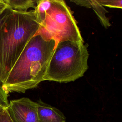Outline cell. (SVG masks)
I'll list each match as a JSON object with an SVG mask.
<instances>
[{
	"instance_id": "1",
	"label": "cell",
	"mask_w": 122,
	"mask_h": 122,
	"mask_svg": "<svg viewBox=\"0 0 122 122\" xmlns=\"http://www.w3.org/2000/svg\"><path fill=\"white\" fill-rule=\"evenodd\" d=\"M55 48L54 41L40 35L32 37L1 83L8 93H24L44 81L47 66Z\"/></svg>"
},
{
	"instance_id": "2",
	"label": "cell",
	"mask_w": 122,
	"mask_h": 122,
	"mask_svg": "<svg viewBox=\"0 0 122 122\" xmlns=\"http://www.w3.org/2000/svg\"><path fill=\"white\" fill-rule=\"evenodd\" d=\"M39 26L34 10H10L0 24V83H2Z\"/></svg>"
},
{
	"instance_id": "3",
	"label": "cell",
	"mask_w": 122,
	"mask_h": 122,
	"mask_svg": "<svg viewBox=\"0 0 122 122\" xmlns=\"http://www.w3.org/2000/svg\"><path fill=\"white\" fill-rule=\"evenodd\" d=\"M89 55L84 41L58 43L49 61L44 81L67 83L82 77L89 68Z\"/></svg>"
},
{
	"instance_id": "4",
	"label": "cell",
	"mask_w": 122,
	"mask_h": 122,
	"mask_svg": "<svg viewBox=\"0 0 122 122\" xmlns=\"http://www.w3.org/2000/svg\"><path fill=\"white\" fill-rule=\"evenodd\" d=\"M40 35L46 41L53 40L55 46L64 41H84L73 13L65 2L51 0L44 20L39 24L34 36Z\"/></svg>"
},
{
	"instance_id": "5",
	"label": "cell",
	"mask_w": 122,
	"mask_h": 122,
	"mask_svg": "<svg viewBox=\"0 0 122 122\" xmlns=\"http://www.w3.org/2000/svg\"><path fill=\"white\" fill-rule=\"evenodd\" d=\"M6 110L12 122H39L36 102L28 98L10 100Z\"/></svg>"
},
{
	"instance_id": "6",
	"label": "cell",
	"mask_w": 122,
	"mask_h": 122,
	"mask_svg": "<svg viewBox=\"0 0 122 122\" xmlns=\"http://www.w3.org/2000/svg\"><path fill=\"white\" fill-rule=\"evenodd\" d=\"M36 103L39 122H66L65 117L57 108L40 99Z\"/></svg>"
},
{
	"instance_id": "7",
	"label": "cell",
	"mask_w": 122,
	"mask_h": 122,
	"mask_svg": "<svg viewBox=\"0 0 122 122\" xmlns=\"http://www.w3.org/2000/svg\"><path fill=\"white\" fill-rule=\"evenodd\" d=\"M71 2L81 6H84L89 8H92L98 18L101 24L105 29L111 26L109 19L106 17L105 14L108 11L105 8L101 5L97 0H71Z\"/></svg>"
},
{
	"instance_id": "8",
	"label": "cell",
	"mask_w": 122,
	"mask_h": 122,
	"mask_svg": "<svg viewBox=\"0 0 122 122\" xmlns=\"http://www.w3.org/2000/svg\"><path fill=\"white\" fill-rule=\"evenodd\" d=\"M7 7L10 10L26 12L30 8L35 9L36 0H3Z\"/></svg>"
},
{
	"instance_id": "9",
	"label": "cell",
	"mask_w": 122,
	"mask_h": 122,
	"mask_svg": "<svg viewBox=\"0 0 122 122\" xmlns=\"http://www.w3.org/2000/svg\"><path fill=\"white\" fill-rule=\"evenodd\" d=\"M36 3L37 5L34 11L37 20L40 24L44 20L46 11L51 6V0H36Z\"/></svg>"
},
{
	"instance_id": "10",
	"label": "cell",
	"mask_w": 122,
	"mask_h": 122,
	"mask_svg": "<svg viewBox=\"0 0 122 122\" xmlns=\"http://www.w3.org/2000/svg\"><path fill=\"white\" fill-rule=\"evenodd\" d=\"M8 95L9 93L3 88L1 83H0V110L7 108L9 103Z\"/></svg>"
},
{
	"instance_id": "11",
	"label": "cell",
	"mask_w": 122,
	"mask_h": 122,
	"mask_svg": "<svg viewBox=\"0 0 122 122\" xmlns=\"http://www.w3.org/2000/svg\"><path fill=\"white\" fill-rule=\"evenodd\" d=\"M98 2L102 6L109 8H122V0H97Z\"/></svg>"
},
{
	"instance_id": "12",
	"label": "cell",
	"mask_w": 122,
	"mask_h": 122,
	"mask_svg": "<svg viewBox=\"0 0 122 122\" xmlns=\"http://www.w3.org/2000/svg\"><path fill=\"white\" fill-rule=\"evenodd\" d=\"M0 122H12L6 109L0 110Z\"/></svg>"
},
{
	"instance_id": "13",
	"label": "cell",
	"mask_w": 122,
	"mask_h": 122,
	"mask_svg": "<svg viewBox=\"0 0 122 122\" xmlns=\"http://www.w3.org/2000/svg\"><path fill=\"white\" fill-rule=\"evenodd\" d=\"M10 10V9L8 8L5 4L0 6V24L3 18L9 12Z\"/></svg>"
},
{
	"instance_id": "14",
	"label": "cell",
	"mask_w": 122,
	"mask_h": 122,
	"mask_svg": "<svg viewBox=\"0 0 122 122\" xmlns=\"http://www.w3.org/2000/svg\"><path fill=\"white\" fill-rule=\"evenodd\" d=\"M5 4L4 2H3V0H0V6H1V5H3Z\"/></svg>"
}]
</instances>
